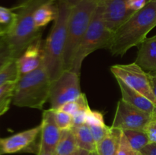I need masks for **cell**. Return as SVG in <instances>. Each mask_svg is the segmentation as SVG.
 <instances>
[{"label":"cell","instance_id":"cell-1","mask_svg":"<svg viewBox=\"0 0 156 155\" xmlns=\"http://www.w3.org/2000/svg\"><path fill=\"white\" fill-rule=\"evenodd\" d=\"M155 27L156 0H151L114 32L110 51L114 56H123L129 49L140 45Z\"/></svg>","mask_w":156,"mask_h":155},{"label":"cell","instance_id":"cell-2","mask_svg":"<svg viewBox=\"0 0 156 155\" xmlns=\"http://www.w3.org/2000/svg\"><path fill=\"white\" fill-rule=\"evenodd\" d=\"M57 16L50 34L44 41V65L51 81L64 71V52L67 25L73 6L65 0H57Z\"/></svg>","mask_w":156,"mask_h":155},{"label":"cell","instance_id":"cell-3","mask_svg":"<svg viewBox=\"0 0 156 155\" xmlns=\"http://www.w3.org/2000/svg\"><path fill=\"white\" fill-rule=\"evenodd\" d=\"M51 0H30L21 5H17V18L13 28L9 33L2 36L9 45L14 59H18L26 49L42 36L43 28H39L34 22L35 11L41 5Z\"/></svg>","mask_w":156,"mask_h":155},{"label":"cell","instance_id":"cell-4","mask_svg":"<svg viewBox=\"0 0 156 155\" xmlns=\"http://www.w3.org/2000/svg\"><path fill=\"white\" fill-rule=\"evenodd\" d=\"M51 82L43 62L34 71L19 77L12 103L19 107L42 109L50 97Z\"/></svg>","mask_w":156,"mask_h":155},{"label":"cell","instance_id":"cell-5","mask_svg":"<svg viewBox=\"0 0 156 155\" xmlns=\"http://www.w3.org/2000/svg\"><path fill=\"white\" fill-rule=\"evenodd\" d=\"M98 6V0H82L72 7L67 25L64 71H71L73 62Z\"/></svg>","mask_w":156,"mask_h":155},{"label":"cell","instance_id":"cell-6","mask_svg":"<svg viewBox=\"0 0 156 155\" xmlns=\"http://www.w3.org/2000/svg\"><path fill=\"white\" fill-rule=\"evenodd\" d=\"M114 34V32L107 28L102 15V8L98 2V6L93 14L88 30L75 56L71 71L80 75L84 59L99 49H109Z\"/></svg>","mask_w":156,"mask_h":155},{"label":"cell","instance_id":"cell-7","mask_svg":"<svg viewBox=\"0 0 156 155\" xmlns=\"http://www.w3.org/2000/svg\"><path fill=\"white\" fill-rule=\"evenodd\" d=\"M82 94L79 74L65 70L57 79L51 82L49 97L50 108L59 109L66 103L76 100Z\"/></svg>","mask_w":156,"mask_h":155},{"label":"cell","instance_id":"cell-8","mask_svg":"<svg viewBox=\"0 0 156 155\" xmlns=\"http://www.w3.org/2000/svg\"><path fill=\"white\" fill-rule=\"evenodd\" d=\"M114 77L146 97L156 105V98L152 91L148 73L138 64L133 62L126 65H114L111 67Z\"/></svg>","mask_w":156,"mask_h":155},{"label":"cell","instance_id":"cell-9","mask_svg":"<svg viewBox=\"0 0 156 155\" xmlns=\"http://www.w3.org/2000/svg\"><path fill=\"white\" fill-rule=\"evenodd\" d=\"M152 115L120 100L117 103L111 127L121 130L145 131Z\"/></svg>","mask_w":156,"mask_h":155},{"label":"cell","instance_id":"cell-10","mask_svg":"<svg viewBox=\"0 0 156 155\" xmlns=\"http://www.w3.org/2000/svg\"><path fill=\"white\" fill-rule=\"evenodd\" d=\"M41 125L18 132L8 138H0V155L21 152H30L37 154L41 138Z\"/></svg>","mask_w":156,"mask_h":155},{"label":"cell","instance_id":"cell-11","mask_svg":"<svg viewBox=\"0 0 156 155\" xmlns=\"http://www.w3.org/2000/svg\"><path fill=\"white\" fill-rule=\"evenodd\" d=\"M107 28L115 32L136 12L128 8L127 0H98Z\"/></svg>","mask_w":156,"mask_h":155},{"label":"cell","instance_id":"cell-12","mask_svg":"<svg viewBox=\"0 0 156 155\" xmlns=\"http://www.w3.org/2000/svg\"><path fill=\"white\" fill-rule=\"evenodd\" d=\"M39 153H53L61 137V130L55 120L53 109H46L43 112L41 123Z\"/></svg>","mask_w":156,"mask_h":155},{"label":"cell","instance_id":"cell-13","mask_svg":"<svg viewBox=\"0 0 156 155\" xmlns=\"http://www.w3.org/2000/svg\"><path fill=\"white\" fill-rule=\"evenodd\" d=\"M44 41L39 38L32 43L17 59L19 77L34 71L39 68L44 62Z\"/></svg>","mask_w":156,"mask_h":155},{"label":"cell","instance_id":"cell-14","mask_svg":"<svg viewBox=\"0 0 156 155\" xmlns=\"http://www.w3.org/2000/svg\"><path fill=\"white\" fill-rule=\"evenodd\" d=\"M115 78L120 87L122 95L121 100L151 115L156 114V105L155 103L128 86L120 78Z\"/></svg>","mask_w":156,"mask_h":155},{"label":"cell","instance_id":"cell-15","mask_svg":"<svg viewBox=\"0 0 156 155\" xmlns=\"http://www.w3.org/2000/svg\"><path fill=\"white\" fill-rule=\"evenodd\" d=\"M135 62L146 72L156 71V34L140 44Z\"/></svg>","mask_w":156,"mask_h":155},{"label":"cell","instance_id":"cell-16","mask_svg":"<svg viewBox=\"0 0 156 155\" xmlns=\"http://www.w3.org/2000/svg\"><path fill=\"white\" fill-rule=\"evenodd\" d=\"M71 130L74 135L79 148L84 149L90 153L96 151L97 144L93 138L91 129L88 125L83 124L81 126H73Z\"/></svg>","mask_w":156,"mask_h":155},{"label":"cell","instance_id":"cell-17","mask_svg":"<svg viewBox=\"0 0 156 155\" xmlns=\"http://www.w3.org/2000/svg\"><path fill=\"white\" fill-rule=\"evenodd\" d=\"M122 130L111 126V130L103 140L97 144L98 155H117Z\"/></svg>","mask_w":156,"mask_h":155},{"label":"cell","instance_id":"cell-18","mask_svg":"<svg viewBox=\"0 0 156 155\" xmlns=\"http://www.w3.org/2000/svg\"><path fill=\"white\" fill-rule=\"evenodd\" d=\"M57 0H51L37 8L34 15L35 24L39 28H43L57 16Z\"/></svg>","mask_w":156,"mask_h":155},{"label":"cell","instance_id":"cell-19","mask_svg":"<svg viewBox=\"0 0 156 155\" xmlns=\"http://www.w3.org/2000/svg\"><path fill=\"white\" fill-rule=\"evenodd\" d=\"M79 148L71 129L61 130V137L53 155H70Z\"/></svg>","mask_w":156,"mask_h":155},{"label":"cell","instance_id":"cell-20","mask_svg":"<svg viewBox=\"0 0 156 155\" xmlns=\"http://www.w3.org/2000/svg\"><path fill=\"white\" fill-rule=\"evenodd\" d=\"M122 131L131 147L137 151L140 152L143 147L150 144L149 137L145 131L128 130V129Z\"/></svg>","mask_w":156,"mask_h":155},{"label":"cell","instance_id":"cell-21","mask_svg":"<svg viewBox=\"0 0 156 155\" xmlns=\"http://www.w3.org/2000/svg\"><path fill=\"white\" fill-rule=\"evenodd\" d=\"M17 18L14 9L0 6V36H5L13 28Z\"/></svg>","mask_w":156,"mask_h":155},{"label":"cell","instance_id":"cell-22","mask_svg":"<svg viewBox=\"0 0 156 155\" xmlns=\"http://www.w3.org/2000/svg\"><path fill=\"white\" fill-rule=\"evenodd\" d=\"M17 81H10L0 87V116L9 109Z\"/></svg>","mask_w":156,"mask_h":155},{"label":"cell","instance_id":"cell-23","mask_svg":"<svg viewBox=\"0 0 156 155\" xmlns=\"http://www.w3.org/2000/svg\"><path fill=\"white\" fill-rule=\"evenodd\" d=\"M19 78L17 59H13L0 71V87L10 81H17Z\"/></svg>","mask_w":156,"mask_h":155},{"label":"cell","instance_id":"cell-24","mask_svg":"<svg viewBox=\"0 0 156 155\" xmlns=\"http://www.w3.org/2000/svg\"><path fill=\"white\" fill-rule=\"evenodd\" d=\"M87 109H90V107L88 106L86 96L85 94H82V95L78 97L76 100L66 103L59 109L73 115L78 111Z\"/></svg>","mask_w":156,"mask_h":155},{"label":"cell","instance_id":"cell-25","mask_svg":"<svg viewBox=\"0 0 156 155\" xmlns=\"http://www.w3.org/2000/svg\"><path fill=\"white\" fill-rule=\"evenodd\" d=\"M55 120L60 130L71 129L73 126V117L70 114L60 110L53 109Z\"/></svg>","mask_w":156,"mask_h":155},{"label":"cell","instance_id":"cell-26","mask_svg":"<svg viewBox=\"0 0 156 155\" xmlns=\"http://www.w3.org/2000/svg\"><path fill=\"white\" fill-rule=\"evenodd\" d=\"M13 59L11 50L5 40L3 36H0V71Z\"/></svg>","mask_w":156,"mask_h":155},{"label":"cell","instance_id":"cell-27","mask_svg":"<svg viewBox=\"0 0 156 155\" xmlns=\"http://www.w3.org/2000/svg\"><path fill=\"white\" fill-rule=\"evenodd\" d=\"M117 155H141L140 152L133 148L122 131Z\"/></svg>","mask_w":156,"mask_h":155},{"label":"cell","instance_id":"cell-28","mask_svg":"<svg viewBox=\"0 0 156 155\" xmlns=\"http://www.w3.org/2000/svg\"><path fill=\"white\" fill-rule=\"evenodd\" d=\"M86 124L88 126H105L104 115L102 112L90 109L86 118Z\"/></svg>","mask_w":156,"mask_h":155},{"label":"cell","instance_id":"cell-29","mask_svg":"<svg viewBox=\"0 0 156 155\" xmlns=\"http://www.w3.org/2000/svg\"><path fill=\"white\" fill-rule=\"evenodd\" d=\"M89 128L91 129V134H92L96 144L103 140L111 130V127L107 126L106 125L101 126H89Z\"/></svg>","mask_w":156,"mask_h":155},{"label":"cell","instance_id":"cell-30","mask_svg":"<svg viewBox=\"0 0 156 155\" xmlns=\"http://www.w3.org/2000/svg\"><path fill=\"white\" fill-rule=\"evenodd\" d=\"M145 132L149 137L150 143L156 144V114L152 115L151 120L146 126Z\"/></svg>","mask_w":156,"mask_h":155},{"label":"cell","instance_id":"cell-31","mask_svg":"<svg viewBox=\"0 0 156 155\" xmlns=\"http://www.w3.org/2000/svg\"><path fill=\"white\" fill-rule=\"evenodd\" d=\"M91 109H82L78 111L77 112L73 115V126H81V125L86 124V118L88 112Z\"/></svg>","mask_w":156,"mask_h":155},{"label":"cell","instance_id":"cell-32","mask_svg":"<svg viewBox=\"0 0 156 155\" xmlns=\"http://www.w3.org/2000/svg\"><path fill=\"white\" fill-rule=\"evenodd\" d=\"M151 0H127V5L130 10L137 12L146 5Z\"/></svg>","mask_w":156,"mask_h":155},{"label":"cell","instance_id":"cell-33","mask_svg":"<svg viewBox=\"0 0 156 155\" xmlns=\"http://www.w3.org/2000/svg\"><path fill=\"white\" fill-rule=\"evenodd\" d=\"M141 155H156V144L150 143L140 150Z\"/></svg>","mask_w":156,"mask_h":155},{"label":"cell","instance_id":"cell-34","mask_svg":"<svg viewBox=\"0 0 156 155\" xmlns=\"http://www.w3.org/2000/svg\"><path fill=\"white\" fill-rule=\"evenodd\" d=\"M149 75V81H150L151 86H152V91L156 98V71H152V72H147Z\"/></svg>","mask_w":156,"mask_h":155},{"label":"cell","instance_id":"cell-35","mask_svg":"<svg viewBox=\"0 0 156 155\" xmlns=\"http://www.w3.org/2000/svg\"><path fill=\"white\" fill-rule=\"evenodd\" d=\"M89 154H90V152L87 151V150H84V149L78 148L76 151H74L70 155H89Z\"/></svg>","mask_w":156,"mask_h":155},{"label":"cell","instance_id":"cell-36","mask_svg":"<svg viewBox=\"0 0 156 155\" xmlns=\"http://www.w3.org/2000/svg\"><path fill=\"white\" fill-rule=\"evenodd\" d=\"M65 1L67 2L69 5H71L72 6H73L76 4H77L78 2H79L82 1V0H65Z\"/></svg>","mask_w":156,"mask_h":155},{"label":"cell","instance_id":"cell-37","mask_svg":"<svg viewBox=\"0 0 156 155\" xmlns=\"http://www.w3.org/2000/svg\"><path fill=\"white\" fill-rule=\"evenodd\" d=\"M28 1H30V0H18V5L24 4V3L27 2H28Z\"/></svg>","mask_w":156,"mask_h":155},{"label":"cell","instance_id":"cell-38","mask_svg":"<svg viewBox=\"0 0 156 155\" xmlns=\"http://www.w3.org/2000/svg\"><path fill=\"white\" fill-rule=\"evenodd\" d=\"M37 155H53V153H39Z\"/></svg>","mask_w":156,"mask_h":155},{"label":"cell","instance_id":"cell-39","mask_svg":"<svg viewBox=\"0 0 156 155\" xmlns=\"http://www.w3.org/2000/svg\"><path fill=\"white\" fill-rule=\"evenodd\" d=\"M89 155H98V153L97 152H91V153H90V154Z\"/></svg>","mask_w":156,"mask_h":155}]
</instances>
